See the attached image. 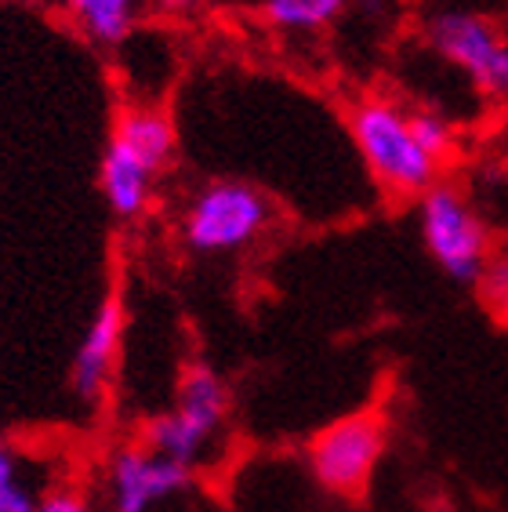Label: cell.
<instances>
[{"instance_id": "1", "label": "cell", "mask_w": 508, "mask_h": 512, "mask_svg": "<svg viewBox=\"0 0 508 512\" xmlns=\"http://www.w3.org/2000/svg\"><path fill=\"white\" fill-rule=\"evenodd\" d=\"M421 40L487 102H508V0H429Z\"/></svg>"}, {"instance_id": "2", "label": "cell", "mask_w": 508, "mask_h": 512, "mask_svg": "<svg viewBox=\"0 0 508 512\" xmlns=\"http://www.w3.org/2000/svg\"><path fill=\"white\" fill-rule=\"evenodd\" d=\"M171 157H175V124L164 109L149 102L120 109L98 171L109 211L124 222L146 215L160 171L171 164Z\"/></svg>"}, {"instance_id": "3", "label": "cell", "mask_w": 508, "mask_h": 512, "mask_svg": "<svg viewBox=\"0 0 508 512\" xmlns=\"http://www.w3.org/2000/svg\"><path fill=\"white\" fill-rule=\"evenodd\" d=\"M349 138L371 178L389 197L418 200L440 182L443 164L432 160L411 128V106L385 95H367L349 109Z\"/></svg>"}, {"instance_id": "4", "label": "cell", "mask_w": 508, "mask_h": 512, "mask_svg": "<svg viewBox=\"0 0 508 512\" xmlns=\"http://www.w3.org/2000/svg\"><path fill=\"white\" fill-rule=\"evenodd\" d=\"M233 411L229 385L207 364H193L178 382L175 404L142 429V444L171 462L196 469L222 440Z\"/></svg>"}, {"instance_id": "5", "label": "cell", "mask_w": 508, "mask_h": 512, "mask_svg": "<svg viewBox=\"0 0 508 512\" xmlns=\"http://www.w3.org/2000/svg\"><path fill=\"white\" fill-rule=\"evenodd\" d=\"M273 226V200L240 178H215L189 197L178 233L193 255H236Z\"/></svg>"}, {"instance_id": "6", "label": "cell", "mask_w": 508, "mask_h": 512, "mask_svg": "<svg viewBox=\"0 0 508 512\" xmlns=\"http://www.w3.org/2000/svg\"><path fill=\"white\" fill-rule=\"evenodd\" d=\"M418 233L432 262L458 284H476L494 255L490 229L476 200L443 178L418 197Z\"/></svg>"}, {"instance_id": "7", "label": "cell", "mask_w": 508, "mask_h": 512, "mask_svg": "<svg viewBox=\"0 0 508 512\" xmlns=\"http://www.w3.org/2000/svg\"><path fill=\"white\" fill-rule=\"evenodd\" d=\"M385 447H389L385 418L378 411H356L320 429L305 447V462L323 491L356 498L371 487Z\"/></svg>"}, {"instance_id": "8", "label": "cell", "mask_w": 508, "mask_h": 512, "mask_svg": "<svg viewBox=\"0 0 508 512\" xmlns=\"http://www.w3.org/2000/svg\"><path fill=\"white\" fill-rule=\"evenodd\" d=\"M193 469L171 462L146 444H120L102 469L106 512H157L171 498L189 491Z\"/></svg>"}, {"instance_id": "9", "label": "cell", "mask_w": 508, "mask_h": 512, "mask_svg": "<svg viewBox=\"0 0 508 512\" xmlns=\"http://www.w3.org/2000/svg\"><path fill=\"white\" fill-rule=\"evenodd\" d=\"M124 327V302H120V295H106L95 316H91L88 331H84L77 353H73V367H69V385H73V396L80 404L98 407L109 396V385H113L120 364Z\"/></svg>"}, {"instance_id": "10", "label": "cell", "mask_w": 508, "mask_h": 512, "mask_svg": "<svg viewBox=\"0 0 508 512\" xmlns=\"http://www.w3.org/2000/svg\"><path fill=\"white\" fill-rule=\"evenodd\" d=\"M153 0H66V15L91 44L117 48L135 37L138 19Z\"/></svg>"}, {"instance_id": "11", "label": "cell", "mask_w": 508, "mask_h": 512, "mask_svg": "<svg viewBox=\"0 0 508 512\" xmlns=\"http://www.w3.org/2000/svg\"><path fill=\"white\" fill-rule=\"evenodd\" d=\"M352 0H262L269 26L284 33H316L327 30Z\"/></svg>"}, {"instance_id": "12", "label": "cell", "mask_w": 508, "mask_h": 512, "mask_svg": "<svg viewBox=\"0 0 508 512\" xmlns=\"http://www.w3.org/2000/svg\"><path fill=\"white\" fill-rule=\"evenodd\" d=\"M40 494L22 451L0 436V512H37Z\"/></svg>"}, {"instance_id": "13", "label": "cell", "mask_w": 508, "mask_h": 512, "mask_svg": "<svg viewBox=\"0 0 508 512\" xmlns=\"http://www.w3.org/2000/svg\"><path fill=\"white\" fill-rule=\"evenodd\" d=\"M411 128H414V138L421 142V149H425L432 160L447 164V160L458 153V128H454V120H450L447 113H440V109L411 106Z\"/></svg>"}, {"instance_id": "14", "label": "cell", "mask_w": 508, "mask_h": 512, "mask_svg": "<svg viewBox=\"0 0 508 512\" xmlns=\"http://www.w3.org/2000/svg\"><path fill=\"white\" fill-rule=\"evenodd\" d=\"M479 295L494 313L508 316V255H490V262L483 266L476 280Z\"/></svg>"}, {"instance_id": "15", "label": "cell", "mask_w": 508, "mask_h": 512, "mask_svg": "<svg viewBox=\"0 0 508 512\" xmlns=\"http://www.w3.org/2000/svg\"><path fill=\"white\" fill-rule=\"evenodd\" d=\"M37 512H98V509L88 494L80 491V487H73V483H59V487H51V491L40 494Z\"/></svg>"}, {"instance_id": "16", "label": "cell", "mask_w": 508, "mask_h": 512, "mask_svg": "<svg viewBox=\"0 0 508 512\" xmlns=\"http://www.w3.org/2000/svg\"><path fill=\"white\" fill-rule=\"evenodd\" d=\"M505 320H508V316H505Z\"/></svg>"}]
</instances>
